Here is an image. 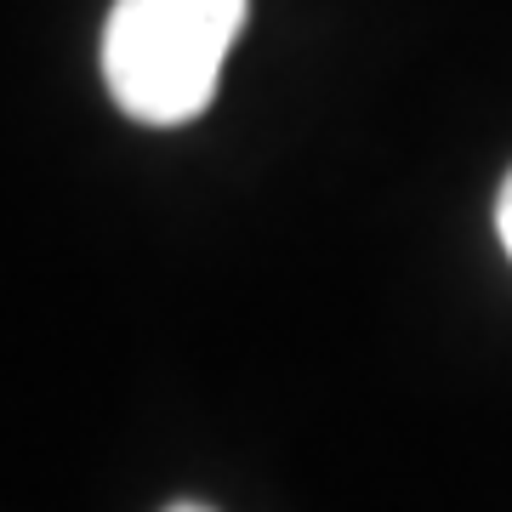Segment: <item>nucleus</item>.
I'll use <instances>...</instances> for the list:
<instances>
[{
	"label": "nucleus",
	"instance_id": "obj_1",
	"mask_svg": "<svg viewBox=\"0 0 512 512\" xmlns=\"http://www.w3.org/2000/svg\"><path fill=\"white\" fill-rule=\"evenodd\" d=\"M251 0H114L103 23L109 97L143 126H188L211 109Z\"/></svg>",
	"mask_w": 512,
	"mask_h": 512
},
{
	"label": "nucleus",
	"instance_id": "obj_3",
	"mask_svg": "<svg viewBox=\"0 0 512 512\" xmlns=\"http://www.w3.org/2000/svg\"><path fill=\"white\" fill-rule=\"evenodd\" d=\"M165 512H211V507H205V501H171Z\"/></svg>",
	"mask_w": 512,
	"mask_h": 512
},
{
	"label": "nucleus",
	"instance_id": "obj_2",
	"mask_svg": "<svg viewBox=\"0 0 512 512\" xmlns=\"http://www.w3.org/2000/svg\"><path fill=\"white\" fill-rule=\"evenodd\" d=\"M495 228H501V245L512 256V171H507V183H501V200H495Z\"/></svg>",
	"mask_w": 512,
	"mask_h": 512
}]
</instances>
